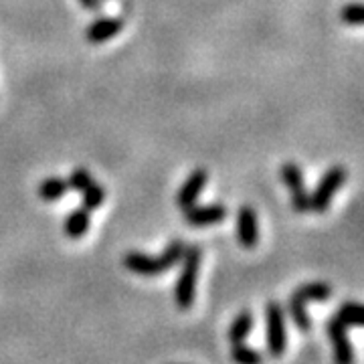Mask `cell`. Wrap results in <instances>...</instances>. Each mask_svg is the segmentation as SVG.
Returning <instances> with one entry per match:
<instances>
[{
  "label": "cell",
  "mask_w": 364,
  "mask_h": 364,
  "mask_svg": "<svg viewBox=\"0 0 364 364\" xmlns=\"http://www.w3.org/2000/svg\"><path fill=\"white\" fill-rule=\"evenodd\" d=\"M184 247H186L184 241L174 239V241H170L168 245H166L164 253L158 255V257L144 255V253H138V251H130V253L124 257V265H126V269H130L132 273H138V275H144V277H156L160 273L172 269L176 263H181Z\"/></svg>",
  "instance_id": "6da1fadb"
},
{
  "label": "cell",
  "mask_w": 364,
  "mask_h": 364,
  "mask_svg": "<svg viewBox=\"0 0 364 364\" xmlns=\"http://www.w3.org/2000/svg\"><path fill=\"white\" fill-rule=\"evenodd\" d=\"M203 259V249L198 245H186L181 259V273L174 286V301L176 308L186 312L193 308L196 296V277H198V267Z\"/></svg>",
  "instance_id": "7a4b0ae2"
},
{
  "label": "cell",
  "mask_w": 364,
  "mask_h": 364,
  "mask_svg": "<svg viewBox=\"0 0 364 364\" xmlns=\"http://www.w3.org/2000/svg\"><path fill=\"white\" fill-rule=\"evenodd\" d=\"M265 336L269 356L282 358L287 350V324L286 312L277 301H269L265 306Z\"/></svg>",
  "instance_id": "3957f363"
},
{
  "label": "cell",
  "mask_w": 364,
  "mask_h": 364,
  "mask_svg": "<svg viewBox=\"0 0 364 364\" xmlns=\"http://www.w3.org/2000/svg\"><path fill=\"white\" fill-rule=\"evenodd\" d=\"M346 181V168L344 166H332L324 172V176L316 184L314 193L310 195V213H326L334 195Z\"/></svg>",
  "instance_id": "277c9868"
},
{
  "label": "cell",
  "mask_w": 364,
  "mask_h": 364,
  "mask_svg": "<svg viewBox=\"0 0 364 364\" xmlns=\"http://www.w3.org/2000/svg\"><path fill=\"white\" fill-rule=\"evenodd\" d=\"M328 338L334 346V363L336 364H354V348L348 338V328L342 326L336 318H330L326 322Z\"/></svg>",
  "instance_id": "5b68a950"
},
{
  "label": "cell",
  "mask_w": 364,
  "mask_h": 364,
  "mask_svg": "<svg viewBox=\"0 0 364 364\" xmlns=\"http://www.w3.org/2000/svg\"><path fill=\"white\" fill-rule=\"evenodd\" d=\"M237 237H239V243L241 247L245 249H255L259 243V225H257V215L253 207L239 208V215H237Z\"/></svg>",
  "instance_id": "8992f818"
},
{
  "label": "cell",
  "mask_w": 364,
  "mask_h": 364,
  "mask_svg": "<svg viewBox=\"0 0 364 364\" xmlns=\"http://www.w3.org/2000/svg\"><path fill=\"white\" fill-rule=\"evenodd\" d=\"M182 215H184V221L193 227H207V225H215V223L225 221L227 217V208L225 205H203V207H196V205H191V207L182 208Z\"/></svg>",
  "instance_id": "52a82bcc"
},
{
  "label": "cell",
  "mask_w": 364,
  "mask_h": 364,
  "mask_svg": "<svg viewBox=\"0 0 364 364\" xmlns=\"http://www.w3.org/2000/svg\"><path fill=\"white\" fill-rule=\"evenodd\" d=\"M208 182V172L205 168H196L193 170L186 181L182 182L181 191L176 195V205L181 208L191 207V205H196V198L200 196V193L205 191Z\"/></svg>",
  "instance_id": "ba28073f"
},
{
  "label": "cell",
  "mask_w": 364,
  "mask_h": 364,
  "mask_svg": "<svg viewBox=\"0 0 364 364\" xmlns=\"http://www.w3.org/2000/svg\"><path fill=\"white\" fill-rule=\"evenodd\" d=\"M124 25L126 23H124L122 16H102V18H95L85 28V39L93 43V45H100V43L114 39L117 33H122Z\"/></svg>",
  "instance_id": "9c48e42d"
},
{
  "label": "cell",
  "mask_w": 364,
  "mask_h": 364,
  "mask_svg": "<svg viewBox=\"0 0 364 364\" xmlns=\"http://www.w3.org/2000/svg\"><path fill=\"white\" fill-rule=\"evenodd\" d=\"M91 210L87 208L79 207L73 208L69 215H67L65 219V235L69 239H79V237H83V235L87 233V229H90L91 225Z\"/></svg>",
  "instance_id": "30bf717a"
},
{
  "label": "cell",
  "mask_w": 364,
  "mask_h": 364,
  "mask_svg": "<svg viewBox=\"0 0 364 364\" xmlns=\"http://www.w3.org/2000/svg\"><path fill=\"white\" fill-rule=\"evenodd\" d=\"M253 326H255V316H253V312L243 310V312L237 314L235 320L231 322V326H229V342L231 344L245 342L249 334H251V330H253Z\"/></svg>",
  "instance_id": "8fae6325"
},
{
  "label": "cell",
  "mask_w": 364,
  "mask_h": 364,
  "mask_svg": "<svg viewBox=\"0 0 364 364\" xmlns=\"http://www.w3.org/2000/svg\"><path fill=\"white\" fill-rule=\"evenodd\" d=\"M287 312L291 316V322L298 328L299 332H310L312 328V320L308 316V310H306V301L299 298L298 294L294 291L289 296V301H287Z\"/></svg>",
  "instance_id": "7c38bea8"
},
{
  "label": "cell",
  "mask_w": 364,
  "mask_h": 364,
  "mask_svg": "<svg viewBox=\"0 0 364 364\" xmlns=\"http://www.w3.org/2000/svg\"><path fill=\"white\" fill-rule=\"evenodd\" d=\"M67 191H69V184H67L65 178H61V176H49V178H45V181L39 184L37 195H39L43 200L53 203V200L63 198Z\"/></svg>",
  "instance_id": "4fadbf2b"
},
{
  "label": "cell",
  "mask_w": 364,
  "mask_h": 364,
  "mask_svg": "<svg viewBox=\"0 0 364 364\" xmlns=\"http://www.w3.org/2000/svg\"><path fill=\"white\" fill-rule=\"evenodd\" d=\"M336 320L346 328H360L363 326V306L358 301H344L340 304Z\"/></svg>",
  "instance_id": "5bb4252c"
},
{
  "label": "cell",
  "mask_w": 364,
  "mask_h": 364,
  "mask_svg": "<svg viewBox=\"0 0 364 364\" xmlns=\"http://www.w3.org/2000/svg\"><path fill=\"white\" fill-rule=\"evenodd\" d=\"M299 298L304 299L306 304L308 301H326V299L332 296V287L324 284V282H310V284H304L296 289Z\"/></svg>",
  "instance_id": "9a60e30c"
},
{
  "label": "cell",
  "mask_w": 364,
  "mask_h": 364,
  "mask_svg": "<svg viewBox=\"0 0 364 364\" xmlns=\"http://www.w3.org/2000/svg\"><path fill=\"white\" fill-rule=\"evenodd\" d=\"M279 176H282L284 184H286L291 193L306 188V184H304V170L299 168L296 162H286V164L279 168Z\"/></svg>",
  "instance_id": "2e32d148"
},
{
  "label": "cell",
  "mask_w": 364,
  "mask_h": 364,
  "mask_svg": "<svg viewBox=\"0 0 364 364\" xmlns=\"http://www.w3.org/2000/svg\"><path fill=\"white\" fill-rule=\"evenodd\" d=\"M231 358L235 364H263V354L253 346H247L245 342L233 344Z\"/></svg>",
  "instance_id": "e0dca14e"
},
{
  "label": "cell",
  "mask_w": 364,
  "mask_h": 364,
  "mask_svg": "<svg viewBox=\"0 0 364 364\" xmlns=\"http://www.w3.org/2000/svg\"><path fill=\"white\" fill-rule=\"evenodd\" d=\"M83 195H81V207L87 208V210H93V208L102 207L105 200V188L102 184H95V182H91L90 186L85 188V191H81Z\"/></svg>",
  "instance_id": "ac0fdd59"
},
{
  "label": "cell",
  "mask_w": 364,
  "mask_h": 364,
  "mask_svg": "<svg viewBox=\"0 0 364 364\" xmlns=\"http://www.w3.org/2000/svg\"><path fill=\"white\" fill-rule=\"evenodd\" d=\"M340 21L344 25H360L363 23V4L360 2L344 4L340 11Z\"/></svg>",
  "instance_id": "d6986e66"
},
{
  "label": "cell",
  "mask_w": 364,
  "mask_h": 364,
  "mask_svg": "<svg viewBox=\"0 0 364 364\" xmlns=\"http://www.w3.org/2000/svg\"><path fill=\"white\" fill-rule=\"evenodd\" d=\"M91 182H93V176H91L90 170L75 168V170H71L67 184H69V188H73V191H79V193H81V191H85V188L90 186Z\"/></svg>",
  "instance_id": "ffe728a7"
},
{
  "label": "cell",
  "mask_w": 364,
  "mask_h": 364,
  "mask_svg": "<svg viewBox=\"0 0 364 364\" xmlns=\"http://www.w3.org/2000/svg\"><path fill=\"white\" fill-rule=\"evenodd\" d=\"M291 207L296 213H310V193L306 188L291 193Z\"/></svg>",
  "instance_id": "44dd1931"
},
{
  "label": "cell",
  "mask_w": 364,
  "mask_h": 364,
  "mask_svg": "<svg viewBox=\"0 0 364 364\" xmlns=\"http://www.w3.org/2000/svg\"><path fill=\"white\" fill-rule=\"evenodd\" d=\"M83 9L87 11H100L102 9V0H79Z\"/></svg>",
  "instance_id": "7402d4cb"
}]
</instances>
